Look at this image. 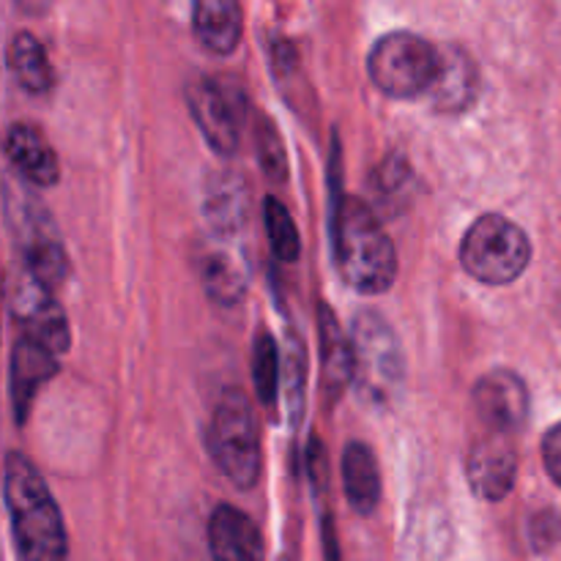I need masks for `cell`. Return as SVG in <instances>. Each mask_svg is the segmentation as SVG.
<instances>
[{"label": "cell", "instance_id": "8", "mask_svg": "<svg viewBox=\"0 0 561 561\" xmlns=\"http://www.w3.org/2000/svg\"><path fill=\"white\" fill-rule=\"evenodd\" d=\"M186 102H190V113L195 118L197 129L203 131L208 146L222 157H233L239 148L241 124H244V113L236 107V93L219 82L201 77L192 80L186 88Z\"/></svg>", "mask_w": 561, "mask_h": 561}, {"label": "cell", "instance_id": "4", "mask_svg": "<svg viewBox=\"0 0 561 561\" xmlns=\"http://www.w3.org/2000/svg\"><path fill=\"white\" fill-rule=\"evenodd\" d=\"M214 463L219 466L230 485L250 491L261 480V436L252 405L239 389H225L208 433Z\"/></svg>", "mask_w": 561, "mask_h": 561}, {"label": "cell", "instance_id": "14", "mask_svg": "<svg viewBox=\"0 0 561 561\" xmlns=\"http://www.w3.org/2000/svg\"><path fill=\"white\" fill-rule=\"evenodd\" d=\"M5 153L22 179L33 186H53L60 179V164L47 137L31 124H14L5 135Z\"/></svg>", "mask_w": 561, "mask_h": 561}, {"label": "cell", "instance_id": "12", "mask_svg": "<svg viewBox=\"0 0 561 561\" xmlns=\"http://www.w3.org/2000/svg\"><path fill=\"white\" fill-rule=\"evenodd\" d=\"M214 561H263V535L255 520L233 504H219L208 520Z\"/></svg>", "mask_w": 561, "mask_h": 561}, {"label": "cell", "instance_id": "10", "mask_svg": "<svg viewBox=\"0 0 561 561\" xmlns=\"http://www.w3.org/2000/svg\"><path fill=\"white\" fill-rule=\"evenodd\" d=\"M11 217L16 222V239H20L25 268H31L38 279L55 288L66 274V252L55 236L47 211H42L33 201H22L20 214H11Z\"/></svg>", "mask_w": 561, "mask_h": 561}, {"label": "cell", "instance_id": "25", "mask_svg": "<svg viewBox=\"0 0 561 561\" xmlns=\"http://www.w3.org/2000/svg\"><path fill=\"white\" fill-rule=\"evenodd\" d=\"M542 460H546V469L551 474V480L561 488V422L553 425L546 433V438H542Z\"/></svg>", "mask_w": 561, "mask_h": 561}, {"label": "cell", "instance_id": "24", "mask_svg": "<svg viewBox=\"0 0 561 561\" xmlns=\"http://www.w3.org/2000/svg\"><path fill=\"white\" fill-rule=\"evenodd\" d=\"M257 159L274 181L285 179V164H288L285 162V148L272 124L257 126Z\"/></svg>", "mask_w": 561, "mask_h": 561}, {"label": "cell", "instance_id": "6", "mask_svg": "<svg viewBox=\"0 0 561 561\" xmlns=\"http://www.w3.org/2000/svg\"><path fill=\"white\" fill-rule=\"evenodd\" d=\"M373 85L392 99H414L431 93L442 71V49L416 33H389L373 47L367 60Z\"/></svg>", "mask_w": 561, "mask_h": 561}, {"label": "cell", "instance_id": "7", "mask_svg": "<svg viewBox=\"0 0 561 561\" xmlns=\"http://www.w3.org/2000/svg\"><path fill=\"white\" fill-rule=\"evenodd\" d=\"M9 299L11 316L20 323L25 337L36 340L58 356L69 351V323L55 301L53 285L38 279L31 268H22V274L11 279Z\"/></svg>", "mask_w": 561, "mask_h": 561}, {"label": "cell", "instance_id": "15", "mask_svg": "<svg viewBox=\"0 0 561 561\" xmlns=\"http://www.w3.org/2000/svg\"><path fill=\"white\" fill-rule=\"evenodd\" d=\"M192 25L208 53L230 55L241 42V5L239 0H195Z\"/></svg>", "mask_w": 561, "mask_h": 561}, {"label": "cell", "instance_id": "18", "mask_svg": "<svg viewBox=\"0 0 561 561\" xmlns=\"http://www.w3.org/2000/svg\"><path fill=\"white\" fill-rule=\"evenodd\" d=\"M321 359L327 383L332 392H343L345 383H354V345L351 334L343 332L337 316L329 307H321Z\"/></svg>", "mask_w": 561, "mask_h": 561}, {"label": "cell", "instance_id": "19", "mask_svg": "<svg viewBox=\"0 0 561 561\" xmlns=\"http://www.w3.org/2000/svg\"><path fill=\"white\" fill-rule=\"evenodd\" d=\"M9 69L14 71L16 82L27 93H47L53 88V66H49L47 49L31 36L16 33L9 44Z\"/></svg>", "mask_w": 561, "mask_h": 561}, {"label": "cell", "instance_id": "3", "mask_svg": "<svg viewBox=\"0 0 561 561\" xmlns=\"http://www.w3.org/2000/svg\"><path fill=\"white\" fill-rule=\"evenodd\" d=\"M354 387L370 405H389L405 381V354L394 329L378 312H359L351 327Z\"/></svg>", "mask_w": 561, "mask_h": 561}, {"label": "cell", "instance_id": "20", "mask_svg": "<svg viewBox=\"0 0 561 561\" xmlns=\"http://www.w3.org/2000/svg\"><path fill=\"white\" fill-rule=\"evenodd\" d=\"M201 277L208 294L219 305H236L247 290L244 261L228 250H214L208 255H203Z\"/></svg>", "mask_w": 561, "mask_h": 561}, {"label": "cell", "instance_id": "9", "mask_svg": "<svg viewBox=\"0 0 561 561\" xmlns=\"http://www.w3.org/2000/svg\"><path fill=\"white\" fill-rule=\"evenodd\" d=\"M510 433L491 431V436L480 438L471 447L466 460V474L474 496L485 502H502L513 493L515 477H518V458L510 444Z\"/></svg>", "mask_w": 561, "mask_h": 561}, {"label": "cell", "instance_id": "23", "mask_svg": "<svg viewBox=\"0 0 561 561\" xmlns=\"http://www.w3.org/2000/svg\"><path fill=\"white\" fill-rule=\"evenodd\" d=\"M252 381H255L257 400L266 405L274 403L279 392V354L277 343L268 332H257L252 348Z\"/></svg>", "mask_w": 561, "mask_h": 561}, {"label": "cell", "instance_id": "2", "mask_svg": "<svg viewBox=\"0 0 561 561\" xmlns=\"http://www.w3.org/2000/svg\"><path fill=\"white\" fill-rule=\"evenodd\" d=\"M334 263L359 294H383L398 277V255L381 219L359 197H345L332 217Z\"/></svg>", "mask_w": 561, "mask_h": 561}, {"label": "cell", "instance_id": "21", "mask_svg": "<svg viewBox=\"0 0 561 561\" xmlns=\"http://www.w3.org/2000/svg\"><path fill=\"white\" fill-rule=\"evenodd\" d=\"M206 211L214 230H219V233H233V230H239L247 217L244 186L236 179H219V184L208 192Z\"/></svg>", "mask_w": 561, "mask_h": 561}, {"label": "cell", "instance_id": "13", "mask_svg": "<svg viewBox=\"0 0 561 561\" xmlns=\"http://www.w3.org/2000/svg\"><path fill=\"white\" fill-rule=\"evenodd\" d=\"M58 373V354L31 337H22L11 354V403L16 422H25L38 389Z\"/></svg>", "mask_w": 561, "mask_h": 561}, {"label": "cell", "instance_id": "11", "mask_svg": "<svg viewBox=\"0 0 561 561\" xmlns=\"http://www.w3.org/2000/svg\"><path fill=\"white\" fill-rule=\"evenodd\" d=\"M474 405L491 431L513 433L529 416V389L513 370H493L477 381Z\"/></svg>", "mask_w": 561, "mask_h": 561}, {"label": "cell", "instance_id": "16", "mask_svg": "<svg viewBox=\"0 0 561 561\" xmlns=\"http://www.w3.org/2000/svg\"><path fill=\"white\" fill-rule=\"evenodd\" d=\"M345 499L359 515H373L381 502V469L367 444L351 442L343 455Z\"/></svg>", "mask_w": 561, "mask_h": 561}, {"label": "cell", "instance_id": "17", "mask_svg": "<svg viewBox=\"0 0 561 561\" xmlns=\"http://www.w3.org/2000/svg\"><path fill=\"white\" fill-rule=\"evenodd\" d=\"M433 102L442 110H463L477 96V69L460 49H444L442 71L431 88Z\"/></svg>", "mask_w": 561, "mask_h": 561}, {"label": "cell", "instance_id": "26", "mask_svg": "<svg viewBox=\"0 0 561 561\" xmlns=\"http://www.w3.org/2000/svg\"><path fill=\"white\" fill-rule=\"evenodd\" d=\"M301 367H305V359H301L299 348H294L290 351V356H285V389H288L290 398H294V414H299L301 378H305Z\"/></svg>", "mask_w": 561, "mask_h": 561}, {"label": "cell", "instance_id": "22", "mask_svg": "<svg viewBox=\"0 0 561 561\" xmlns=\"http://www.w3.org/2000/svg\"><path fill=\"white\" fill-rule=\"evenodd\" d=\"M263 222H266L268 244L279 261H296L301 252L299 230H296L294 217L277 197H266L263 203Z\"/></svg>", "mask_w": 561, "mask_h": 561}, {"label": "cell", "instance_id": "5", "mask_svg": "<svg viewBox=\"0 0 561 561\" xmlns=\"http://www.w3.org/2000/svg\"><path fill=\"white\" fill-rule=\"evenodd\" d=\"M460 263L480 283L510 285L529 268L531 241L513 219L485 214L466 230Z\"/></svg>", "mask_w": 561, "mask_h": 561}, {"label": "cell", "instance_id": "1", "mask_svg": "<svg viewBox=\"0 0 561 561\" xmlns=\"http://www.w3.org/2000/svg\"><path fill=\"white\" fill-rule=\"evenodd\" d=\"M5 510L22 561H69V537L58 502L22 453L5 458Z\"/></svg>", "mask_w": 561, "mask_h": 561}]
</instances>
